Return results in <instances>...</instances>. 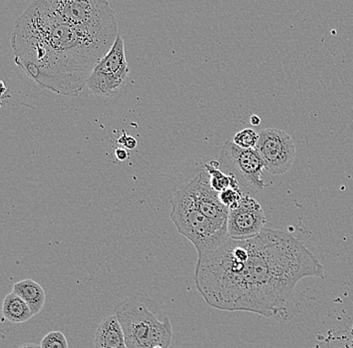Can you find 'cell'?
Masks as SVG:
<instances>
[{"instance_id": "1", "label": "cell", "mask_w": 353, "mask_h": 348, "mask_svg": "<svg viewBox=\"0 0 353 348\" xmlns=\"http://www.w3.org/2000/svg\"><path fill=\"white\" fill-rule=\"evenodd\" d=\"M323 276L321 262L300 240L264 228L198 256L194 280L212 307L271 317L285 310L299 281Z\"/></svg>"}, {"instance_id": "2", "label": "cell", "mask_w": 353, "mask_h": 348, "mask_svg": "<svg viewBox=\"0 0 353 348\" xmlns=\"http://www.w3.org/2000/svg\"><path fill=\"white\" fill-rule=\"evenodd\" d=\"M116 41L63 23L35 0L17 19L10 43L15 65L39 87L77 96Z\"/></svg>"}, {"instance_id": "3", "label": "cell", "mask_w": 353, "mask_h": 348, "mask_svg": "<svg viewBox=\"0 0 353 348\" xmlns=\"http://www.w3.org/2000/svg\"><path fill=\"white\" fill-rule=\"evenodd\" d=\"M118 317L129 348H169L173 337L171 321L150 299L129 297L121 301Z\"/></svg>"}, {"instance_id": "4", "label": "cell", "mask_w": 353, "mask_h": 348, "mask_svg": "<svg viewBox=\"0 0 353 348\" xmlns=\"http://www.w3.org/2000/svg\"><path fill=\"white\" fill-rule=\"evenodd\" d=\"M170 213L179 233L187 238L198 256L221 247L229 239L228 223L213 221L201 212L186 187L174 194Z\"/></svg>"}, {"instance_id": "5", "label": "cell", "mask_w": 353, "mask_h": 348, "mask_svg": "<svg viewBox=\"0 0 353 348\" xmlns=\"http://www.w3.org/2000/svg\"><path fill=\"white\" fill-rule=\"evenodd\" d=\"M48 10L63 23L99 37L118 39L116 13L109 1L44 0Z\"/></svg>"}, {"instance_id": "6", "label": "cell", "mask_w": 353, "mask_h": 348, "mask_svg": "<svg viewBox=\"0 0 353 348\" xmlns=\"http://www.w3.org/2000/svg\"><path fill=\"white\" fill-rule=\"evenodd\" d=\"M220 169L233 176L245 193L263 190L267 186L262 179L265 170L263 158L256 149H242L231 141H227L221 150Z\"/></svg>"}, {"instance_id": "7", "label": "cell", "mask_w": 353, "mask_h": 348, "mask_svg": "<svg viewBox=\"0 0 353 348\" xmlns=\"http://www.w3.org/2000/svg\"><path fill=\"white\" fill-rule=\"evenodd\" d=\"M129 74L125 43L123 37L119 35L110 52L92 70L87 87L94 96L109 98L125 85Z\"/></svg>"}, {"instance_id": "8", "label": "cell", "mask_w": 353, "mask_h": 348, "mask_svg": "<svg viewBox=\"0 0 353 348\" xmlns=\"http://www.w3.org/2000/svg\"><path fill=\"white\" fill-rule=\"evenodd\" d=\"M255 149L263 158L265 170L275 176L287 173L296 157L293 139L285 132L273 127L259 132V142Z\"/></svg>"}, {"instance_id": "9", "label": "cell", "mask_w": 353, "mask_h": 348, "mask_svg": "<svg viewBox=\"0 0 353 348\" xmlns=\"http://www.w3.org/2000/svg\"><path fill=\"white\" fill-rule=\"evenodd\" d=\"M266 224L263 208L259 202L246 194L239 206L229 210L228 234L230 239L247 240L262 232Z\"/></svg>"}, {"instance_id": "10", "label": "cell", "mask_w": 353, "mask_h": 348, "mask_svg": "<svg viewBox=\"0 0 353 348\" xmlns=\"http://www.w3.org/2000/svg\"><path fill=\"white\" fill-rule=\"evenodd\" d=\"M185 187L201 212L213 221L228 223L229 210L221 203L219 193L212 188L206 170H201Z\"/></svg>"}, {"instance_id": "11", "label": "cell", "mask_w": 353, "mask_h": 348, "mask_svg": "<svg viewBox=\"0 0 353 348\" xmlns=\"http://www.w3.org/2000/svg\"><path fill=\"white\" fill-rule=\"evenodd\" d=\"M94 348H129L116 314H110L99 323L94 338Z\"/></svg>"}, {"instance_id": "12", "label": "cell", "mask_w": 353, "mask_h": 348, "mask_svg": "<svg viewBox=\"0 0 353 348\" xmlns=\"http://www.w3.org/2000/svg\"><path fill=\"white\" fill-rule=\"evenodd\" d=\"M12 292L19 295L30 306L32 315L39 314L46 303V292L43 286L32 279H24L13 286Z\"/></svg>"}, {"instance_id": "13", "label": "cell", "mask_w": 353, "mask_h": 348, "mask_svg": "<svg viewBox=\"0 0 353 348\" xmlns=\"http://www.w3.org/2000/svg\"><path fill=\"white\" fill-rule=\"evenodd\" d=\"M2 312L4 318L13 325L26 323L33 316L30 306L13 292L10 293L4 299Z\"/></svg>"}, {"instance_id": "14", "label": "cell", "mask_w": 353, "mask_h": 348, "mask_svg": "<svg viewBox=\"0 0 353 348\" xmlns=\"http://www.w3.org/2000/svg\"><path fill=\"white\" fill-rule=\"evenodd\" d=\"M204 169L208 172L212 188L218 193L231 187L240 186L239 183L233 176L227 175L220 169L218 161H211L208 164H204Z\"/></svg>"}, {"instance_id": "15", "label": "cell", "mask_w": 353, "mask_h": 348, "mask_svg": "<svg viewBox=\"0 0 353 348\" xmlns=\"http://www.w3.org/2000/svg\"><path fill=\"white\" fill-rule=\"evenodd\" d=\"M245 195H246V193L242 190L241 187L236 186L221 192L219 193V198L221 203L228 210H233V209L237 208L239 206L240 202H241Z\"/></svg>"}, {"instance_id": "16", "label": "cell", "mask_w": 353, "mask_h": 348, "mask_svg": "<svg viewBox=\"0 0 353 348\" xmlns=\"http://www.w3.org/2000/svg\"><path fill=\"white\" fill-rule=\"evenodd\" d=\"M258 142H259V133L250 127H246L238 132L233 138L234 144L242 149H255Z\"/></svg>"}, {"instance_id": "17", "label": "cell", "mask_w": 353, "mask_h": 348, "mask_svg": "<svg viewBox=\"0 0 353 348\" xmlns=\"http://www.w3.org/2000/svg\"><path fill=\"white\" fill-rule=\"evenodd\" d=\"M41 347V348H68V343L63 332L54 330L43 337Z\"/></svg>"}, {"instance_id": "18", "label": "cell", "mask_w": 353, "mask_h": 348, "mask_svg": "<svg viewBox=\"0 0 353 348\" xmlns=\"http://www.w3.org/2000/svg\"><path fill=\"white\" fill-rule=\"evenodd\" d=\"M118 144L121 145L125 149L132 150L137 147L138 142L134 136L128 135L125 131H123V136L118 139Z\"/></svg>"}, {"instance_id": "19", "label": "cell", "mask_w": 353, "mask_h": 348, "mask_svg": "<svg viewBox=\"0 0 353 348\" xmlns=\"http://www.w3.org/2000/svg\"><path fill=\"white\" fill-rule=\"evenodd\" d=\"M114 155H116L117 158H118L119 161H121V162H123V161L128 160V158L130 157L127 150L123 149V147H118V149L116 150V153H114Z\"/></svg>"}, {"instance_id": "20", "label": "cell", "mask_w": 353, "mask_h": 348, "mask_svg": "<svg viewBox=\"0 0 353 348\" xmlns=\"http://www.w3.org/2000/svg\"><path fill=\"white\" fill-rule=\"evenodd\" d=\"M250 122L251 125H259L261 124V118L260 116H256V114H253V116H250Z\"/></svg>"}, {"instance_id": "21", "label": "cell", "mask_w": 353, "mask_h": 348, "mask_svg": "<svg viewBox=\"0 0 353 348\" xmlns=\"http://www.w3.org/2000/svg\"><path fill=\"white\" fill-rule=\"evenodd\" d=\"M17 348H41V345H37V343H24V345Z\"/></svg>"}, {"instance_id": "22", "label": "cell", "mask_w": 353, "mask_h": 348, "mask_svg": "<svg viewBox=\"0 0 353 348\" xmlns=\"http://www.w3.org/2000/svg\"><path fill=\"white\" fill-rule=\"evenodd\" d=\"M154 348H165V347H154Z\"/></svg>"}, {"instance_id": "23", "label": "cell", "mask_w": 353, "mask_h": 348, "mask_svg": "<svg viewBox=\"0 0 353 348\" xmlns=\"http://www.w3.org/2000/svg\"><path fill=\"white\" fill-rule=\"evenodd\" d=\"M352 334H353V328H352Z\"/></svg>"}]
</instances>
